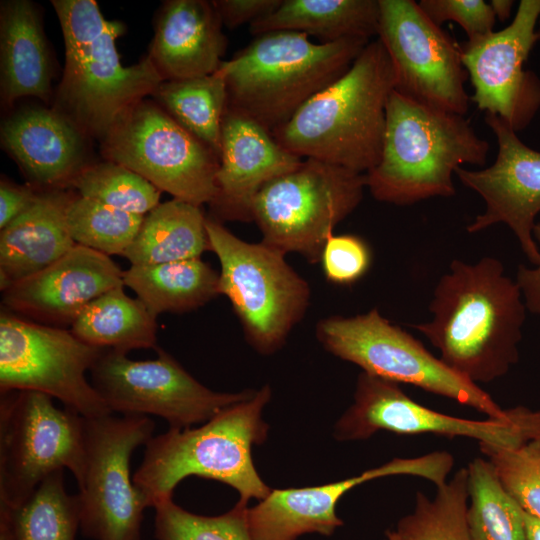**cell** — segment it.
Instances as JSON below:
<instances>
[{
    "instance_id": "9c48e42d",
    "label": "cell",
    "mask_w": 540,
    "mask_h": 540,
    "mask_svg": "<svg viewBox=\"0 0 540 540\" xmlns=\"http://www.w3.org/2000/svg\"><path fill=\"white\" fill-rule=\"evenodd\" d=\"M316 336L328 352L359 366L367 374L411 384L473 408L490 419L505 420L511 416L512 408L499 406L479 385L451 370L376 308L352 317L325 318L317 324Z\"/></svg>"
},
{
    "instance_id": "5b68a950",
    "label": "cell",
    "mask_w": 540,
    "mask_h": 540,
    "mask_svg": "<svg viewBox=\"0 0 540 540\" xmlns=\"http://www.w3.org/2000/svg\"><path fill=\"white\" fill-rule=\"evenodd\" d=\"M489 143L464 115L434 109L393 91L378 164L367 188L381 202L411 205L455 195L453 174L464 164L484 165Z\"/></svg>"
},
{
    "instance_id": "ac0fdd59",
    "label": "cell",
    "mask_w": 540,
    "mask_h": 540,
    "mask_svg": "<svg viewBox=\"0 0 540 540\" xmlns=\"http://www.w3.org/2000/svg\"><path fill=\"white\" fill-rule=\"evenodd\" d=\"M485 122L498 144L494 163L484 169L458 167L455 175L467 188L478 193L485 209L466 227L469 233L493 225L506 224L535 266L540 250L533 237L536 216L540 213V152L525 145L502 118L486 113Z\"/></svg>"
},
{
    "instance_id": "ab89813d",
    "label": "cell",
    "mask_w": 540,
    "mask_h": 540,
    "mask_svg": "<svg viewBox=\"0 0 540 540\" xmlns=\"http://www.w3.org/2000/svg\"><path fill=\"white\" fill-rule=\"evenodd\" d=\"M282 0H217L213 7L222 25L230 29L255 20L273 12Z\"/></svg>"
},
{
    "instance_id": "7402d4cb",
    "label": "cell",
    "mask_w": 540,
    "mask_h": 540,
    "mask_svg": "<svg viewBox=\"0 0 540 540\" xmlns=\"http://www.w3.org/2000/svg\"><path fill=\"white\" fill-rule=\"evenodd\" d=\"M85 134L58 111L17 110L1 125L3 148L44 190L65 189L87 166Z\"/></svg>"
},
{
    "instance_id": "60d3db41",
    "label": "cell",
    "mask_w": 540,
    "mask_h": 540,
    "mask_svg": "<svg viewBox=\"0 0 540 540\" xmlns=\"http://www.w3.org/2000/svg\"><path fill=\"white\" fill-rule=\"evenodd\" d=\"M39 190L17 185L1 179L0 182V229L5 228L35 201Z\"/></svg>"
},
{
    "instance_id": "8d00e7d4",
    "label": "cell",
    "mask_w": 540,
    "mask_h": 540,
    "mask_svg": "<svg viewBox=\"0 0 540 540\" xmlns=\"http://www.w3.org/2000/svg\"><path fill=\"white\" fill-rule=\"evenodd\" d=\"M508 495L526 513L540 519V439L515 447L479 443Z\"/></svg>"
},
{
    "instance_id": "4dcf8cb0",
    "label": "cell",
    "mask_w": 540,
    "mask_h": 540,
    "mask_svg": "<svg viewBox=\"0 0 540 540\" xmlns=\"http://www.w3.org/2000/svg\"><path fill=\"white\" fill-rule=\"evenodd\" d=\"M467 525L472 540H526L522 509L482 457L467 466Z\"/></svg>"
},
{
    "instance_id": "83f0119b",
    "label": "cell",
    "mask_w": 540,
    "mask_h": 540,
    "mask_svg": "<svg viewBox=\"0 0 540 540\" xmlns=\"http://www.w3.org/2000/svg\"><path fill=\"white\" fill-rule=\"evenodd\" d=\"M206 217L200 206L173 198L148 213L123 254L131 265H153L200 258L210 250Z\"/></svg>"
},
{
    "instance_id": "836d02e7",
    "label": "cell",
    "mask_w": 540,
    "mask_h": 540,
    "mask_svg": "<svg viewBox=\"0 0 540 540\" xmlns=\"http://www.w3.org/2000/svg\"><path fill=\"white\" fill-rule=\"evenodd\" d=\"M144 216L128 213L96 200L74 196L66 210L73 241L108 256L122 255L136 237Z\"/></svg>"
},
{
    "instance_id": "ba28073f",
    "label": "cell",
    "mask_w": 540,
    "mask_h": 540,
    "mask_svg": "<svg viewBox=\"0 0 540 540\" xmlns=\"http://www.w3.org/2000/svg\"><path fill=\"white\" fill-rule=\"evenodd\" d=\"M366 174L305 158L268 182L255 196L251 216L264 244L308 262H320L334 228L363 198Z\"/></svg>"
},
{
    "instance_id": "52a82bcc",
    "label": "cell",
    "mask_w": 540,
    "mask_h": 540,
    "mask_svg": "<svg viewBox=\"0 0 540 540\" xmlns=\"http://www.w3.org/2000/svg\"><path fill=\"white\" fill-rule=\"evenodd\" d=\"M206 231L220 264V294L230 300L246 340L261 354L276 352L309 306V284L279 250L246 242L213 218L206 219Z\"/></svg>"
},
{
    "instance_id": "4fadbf2b",
    "label": "cell",
    "mask_w": 540,
    "mask_h": 540,
    "mask_svg": "<svg viewBox=\"0 0 540 540\" xmlns=\"http://www.w3.org/2000/svg\"><path fill=\"white\" fill-rule=\"evenodd\" d=\"M105 349L92 346L62 327L0 314L1 393L36 391L60 400L84 418L112 411L86 378Z\"/></svg>"
},
{
    "instance_id": "f35d334b",
    "label": "cell",
    "mask_w": 540,
    "mask_h": 540,
    "mask_svg": "<svg viewBox=\"0 0 540 540\" xmlns=\"http://www.w3.org/2000/svg\"><path fill=\"white\" fill-rule=\"evenodd\" d=\"M418 5L440 27L448 21L457 23L468 39L494 31L495 15L483 0H420Z\"/></svg>"
},
{
    "instance_id": "bcb514c9",
    "label": "cell",
    "mask_w": 540,
    "mask_h": 540,
    "mask_svg": "<svg viewBox=\"0 0 540 540\" xmlns=\"http://www.w3.org/2000/svg\"><path fill=\"white\" fill-rule=\"evenodd\" d=\"M385 540H397L394 535L392 534L391 530L386 532V539Z\"/></svg>"
},
{
    "instance_id": "ffe728a7",
    "label": "cell",
    "mask_w": 540,
    "mask_h": 540,
    "mask_svg": "<svg viewBox=\"0 0 540 540\" xmlns=\"http://www.w3.org/2000/svg\"><path fill=\"white\" fill-rule=\"evenodd\" d=\"M302 161L255 120L227 105L221 123L217 195L210 203L215 220L252 221L258 192Z\"/></svg>"
},
{
    "instance_id": "f6af8a7d",
    "label": "cell",
    "mask_w": 540,
    "mask_h": 540,
    "mask_svg": "<svg viewBox=\"0 0 540 540\" xmlns=\"http://www.w3.org/2000/svg\"><path fill=\"white\" fill-rule=\"evenodd\" d=\"M526 540H540V519L522 510Z\"/></svg>"
},
{
    "instance_id": "44dd1931",
    "label": "cell",
    "mask_w": 540,
    "mask_h": 540,
    "mask_svg": "<svg viewBox=\"0 0 540 540\" xmlns=\"http://www.w3.org/2000/svg\"><path fill=\"white\" fill-rule=\"evenodd\" d=\"M408 458L391 461L345 480L321 486L272 489L255 506L247 509V522L253 540H297L317 533L331 536L343 525L336 506L341 497L368 481L393 475H409Z\"/></svg>"
},
{
    "instance_id": "f546056e",
    "label": "cell",
    "mask_w": 540,
    "mask_h": 540,
    "mask_svg": "<svg viewBox=\"0 0 540 540\" xmlns=\"http://www.w3.org/2000/svg\"><path fill=\"white\" fill-rule=\"evenodd\" d=\"M152 96L219 157L221 123L228 102L226 81L219 69L206 76L164 80Z\"/></svg>"
},
{
    "instance_id": "1f68e13d",
    "label": "cell",
    "mask_w": 540,
    "mask_h": 540,
    "mask_svg": "<svg viewBox=\"0 0 540 540\" xmlns=\"http://www.w3.org/2000/svg\"><path fill=\"white\" fill-rule=\"evenodd\" d=\"M467 507V469L461 468L436 487L433 498L418 492L413 510L391 532L397 540H472Z\"/></svg>"
},
{
    "instance_id": "4316f807",
    "label": "cell",
    "mask_w": 540,
    "mask_h": 540,
    "mask_svg": "<svg viewBox=\"0 0 540 540\" xmlns=\"http://www.w3.org/2000/svg\"><path fill=\"white\" fill-rule=\"evenodd\" d=\"M123 284L155 315L195 310L220 294L219 273L200 258L131 265Z\"/></svg>"
},
{
    "instance_id": "f1b7e54d",
    "label": "cell",
    "mask_w": 540,
    "mask_h": 540,
    "mask_svg": "<svg viewBox=\"0 0 540 540\" xmlns=\"http://www.w3.org/2000/svg\"><path fill=\"white\" fill-rule=\"evenodd\" d=\"M124 286L113 288L92 301L71 325L72 333L87 344L126 353L156 349L157 316Z\"/></svg>"
},
{
    "instance_id": "d590c367",
    "label": "cell",
    "mask_w": 540,
    "mask_h": 540,
    "mask_svg": "<svg viewBox=\"0 0 540 540\" xmlns=\"http://www.w3.org/2000/svg\"><path fill=\"white\" fill-rule=\"evenodd\" d=\"M154 508L157 540H253L247 522L248 503L242 501L218 516L191 513L172 498L157 502Z\"/></svg>"
},
{
    "instance_id": "484cf974",
    "label": "cell",
    "mask_w": 540,
    "mask_h": 540,
    "mask_svg": "<svg viewBox=\"0 0 540 540\" xmlns=\"http://www.w3.org/2000/svg\"><path fill=\"white\" fill-rule=\"evenodd\" d=\"M379 0H282L270 14L249 25L253 36L294 31L321 43L377 35Z\"/></svg>"
},
{
    "instance_id": "277c9868",
    "label": "cell",
    "mask_w": 540,
    "mask_h": 540,
    "mask_svg": "<svg viewBox=\"0 0 540 540\" xmlns=\"http://www.w3.org/2000/svg\"><path fill=\"white\" fill-rule=\"evenodd\" d=\"M270 398L265 385L197 428H170L152 437L133 475L147 507L172 498L178 483L193 475L229 485L238 491L239 501L264 499L272 489L254 466L252 447L267 438L269 425L262 413Z\"/></svg>"
},
{
    "instance_id": "9a60e30c",
    "label": "cell",
    "mask_w": 540,
    "mask_h": 540,
    "mask_svg": "<svg viewBox=\"0 0 540 540\" xmlns=\"http://www.w3.org/2000/svg\"><path fill=\"white\" fill-rule=\"evenodd\" d=\"M156 351V359L144 361L131 360L112 349L103 351L90 371L91 383L112 413L155 415L165 419L171 429H186L255 393L212 391L166 351L158 347Z\"/></svg>"
},
{
    "instance_id": "d6a6232c",
    "label": "cell",
    "mask_w": 540,
    "mask_h": 540,
    "mask_svg": "<svg viewBox=\"0 0 540 540\" xmlns=\"http://www.w3.org/2000/svg\"><path fill=\"white\" fill-rule=\"evenodd\" d=\"M8 509L16 540H76L79 499L66 492L63 470L47 476L22 504Z\"/></svg>"
},
{
    "instance_id": "7dc6e473",
    "label": "cell",
    "mask_w": 540,
    "mask_h": 540,
    "mask_svg": "<svg viewBox=\"0 0 540 540\" xmlns=\"http://www.w3.org/2000/svg\"><path fill=\"white\" fill-rule=\"evenodd\" d=\"M536 37H537V42H540V19L538 21L537 28H536Z\"/></svg>"
},
{
    "instance_id": "e0dca14e",
    "label": "cell",
    "mask_w": 540,
    "mask_h": 540,
    "mask_svg": "<svg viewBox=\"0 0 540 540\" xmlns=\"http://www.w3.org/2000/svg\"><path fill=\"white\" fill-rule=\"evenodd\" d=\"M540 0H521L512 22L500 31L459 45L462 64L474 88L477 108L502 118L515 132L540 109V78L525 70L537 43Z\"/></svg>"
},
{
    "instance_id": "2e32d148",
    "label": "cell",
    "mask_w": 540,
    "mask_h": 540,
    "mask_svg": "<svg viewBox=\"0 0 540 540\" xmlns=\"http://www.w3.org/2000/svg\"><path fill=\"white\" fill-rule=\"evenodd\" d=\"M378 39L393 65L395 91L422 105L468 111L460 46L412 0H379Z\"/></svg>"
},
{
    "instance_id": "5bb4252c",
    "label": "cell",
    "mask_w": 540,
    "mask_h": 540,
    "mask_svg": "<svg viewBox=\"0 0 540 540\" xmlns=\"http://www.w3.org/2000/svg\"><path fill=\"white\" fill-rule=\"evenodd\" d=\"M379 431L464 437L515 447L540 439V410L516 406L505 420L455 417L417 403L398 383L362 372L354 402L336 422L333 436L339 441H357L369 439Z\"/></svg>"
},
{
    "instance_id": "30bf717a",
    "label": "cell",
    "mask_w": 540,
    "mask_h": 540,
    "mask_svg": "<svg viewBox=\"0 0 540 540\" xmlns=\"http://www.w3.org/2000/svg\"><path fill=\"white\" fill-rule=\"evenodd\" d=\"M85 462L84 417L47 394L1 393L0 506L22 504L50 474L68 468L77 483Z\"/></svg>"
},
{
    "instance_id": "8992f818",
    "label": "cell",
    "mask_w": 540,
    "mask_h": 540,
    "mask_svg": "<svg viewBox=\"0 0 540 540\" xmlns=\"http://www.w3.org/2000/svg\"><path fill=\"white\" fill-rule=\"evenodd\" d=\"M369 42L350 38L315 43L294 31L256 35L219 67L227 105L273 134L310 98L343 76Z\"/></svg>"
},
{
    "instance_id": "7c38bea8",
    "label": "cell",
    "mask_w": 540,
    "mask_h": 540,
    "mask_svg": "<svg viewBox=\"0 0 540 540\" xmlns=\"http://www.w3.org/2000/svg\"><path fill=\"white\" fill-rule=\"evenodd\" d=\"M112 414L84 418L80 529L93 540H140L147 504L134 485L130 459L153 437L155 424L148 416Z\"/></svg>"
},
{
    "instance_id": "e575fe53",
    "label": "cell",
    "mask_w": 540,
    "mask_h": 540,
    "mask_svg": "<svg viewBox=\"0 0 540 540\" xmlns=\"http://www.w3.org/2000/svg\"><path fill=\"white\" fill-rule=\"evenodd\" d=\"M82 197L144 216L160 203L161 191L131 169L106 161L87 165L71 182Z\"/></svg>"
},
{
    "instance_id": "7a4b0ae2",
    "label": "cell",
    "mask_w": 540,
    "mask_h": 540,
    "mask_svg": "<svg viewBox=\"0 0 540 540\" xmlns=\"http://www.w3.org/2000/svg\"><path fill=\"white\" fill-rule=\"evenodd\" d=\"M395 89L383 44L370 41L350 69L310 98L272 135L289 152L366 174L379 162Z\"/></svg>"
},
{
    "instance_id": "d6986e66",
    "label": "cell",
    "mask_w": 540,
    "mask_h": 540,
    "mask_svg": "<svg viewBox=\"0 0 540 540\" xmlns=\"http://www.w3.org/2000/svg\"><path fill=\"white\" fill-rule=\"evenodd\" d=\"M123 272L108 255L76 244L45 269L2 291V304L45 325L71 326L92 301L124 286Z\"/></svg>"
},
{
    "instance_id": "d4e9b609",
    "label": "cell",
    "mask_w": 540,
    "mask_h": 540,
    "mask_svg": "<svg viewBox=\"0 0 540 540\" xmlns=\"http://www.w3.org/2000/svg\"><path fill=\"white\" fill-rule=\"evenodd\" d=\"M52 66L41 17L28 0L0 5V91L5 105L31 96L48 102Z\"/></svg>"
},
{
    "instance_id": "7bdbcfd3",
    "label": "cell",
    "mask_w": 540,
    "mask_h": 540,
    "mask_svg": "<svg viewBox=\"0 0 540 540\" xmlns=\"http://www.w3.org/2000/svg\"><path fill=\"white\" fill-rule=\"evenodd\" d=\"M0 540H16L10 511L2 506H0Z\"/></svg>"
},
{
    "instance_id": "ee69618b",
    "label": "cell",
    "mask_w": 540,
    "mask_h": 540,
    "mask_svg": "<svg viewBox=\"0 0 540 540\" xmlns=\"http://www.w3.org/2000/svg\"><path fill=\"white\" fill-rule=\"evenodd\" d=\"M490 6L493 10L496 20L501 22L509 19L512 13V8L514 6V1L512 0H492Z\"/></svg>"
},
{
    "instance_id": "6da1fadb",
    "label": "cell",
    "mask_w": 540,
    "mask_h": 540,
    "mask_svg": "<svg viewBox=\"0 0 540 540\" xmlns=\"http://www.w3.org/2000/svg\"><path fill=\"white\" fill-rule=\"evenodd\" d=\"M429 311L431 321L411 327L468 381L493 382L519 361L527 308L500 260L484 257L474 264L453 260L434 289Z\"/></svg>"
},
{
    "instance_id": "603a6c76",
    "label": "cell",
    "mask_w": 540,
    "mask_h": 540,
    "mask_svg": "<svg viewBox=\"0 0 540 540\" xmlns=\"http://www.w3.org/2000/svg\"><path fill=\"white\" fill-rule=\"evenodd\" d=\"M221 27L212 2L167 1L157 15L148 57L163 80L213 74L227 45Z\"/></svg>"
},
{
    "instance_id": "74e56055",
    "label": "cell",
    "mask_w": 540,
    "mask_h": 540,
    "mask_svg": "<svg viewBox=\"0 0 540 540\" xmlns=\"http://www.w3.org/2000/svg\"><path fill=\"white\" fill-rule=\"evenodd\" d=\"M325 277L338 285H349L365 275L371 264V251L360 237L332 235L321 255Z\"/></svg>"
},
{
    "instance_id": "cb8c5ba5",
    "label": "cell",
    "mask_w": 540,
    "mask_h": 540,
    "mask_svg": "<svg viewBox=\"0 0 540 540\" xmlns=\"http://www.w3.org/2000/svg\"><path fill=\"white\" fill-rule=\"evenodd\" d=\"M74 196L65 189L39 190L33 204L1 229V291L45 269L76 245L66 222Z\"/></svg>"
},
{
    "instance_id": "b9f144b4",
    "label": "cell",
    "mask_w": 540,
    "mask_h": 540,
    "mask_svg": "<svg viewBox=\"0 0 540 540\" xmlns=\"http://www.w3.org/2000/svg\"><path fill=\"white\" fill-rule=\"evenodd\" d=\"M533 237L540 243V221L534 226ZM515 281L520 288L527 311L540 314V263L533 268L519 265Z\"/></svg>"
},
{
    "instance_id": "8fae6325",
    "label": "cell",
    "mask_w": 540,
    "mask_h": 540,
    "mask_svg": "<svg viewBox=\"0 0 540 540\" xmlns=\"http://www.w3.org/2000/svg\"><path fill=\"white\" fill-rule=\"evenodd\" d=\"M101 150L175 199L200 206L217 195L219 157L152 101L127 111L101 140Z\"/></svg>"
},
{
    "instance_id": "3957f363",
    "label": "cell",
    "mask_w": 540,
    "mask_h": 540,
    "mask_svg": "<svg viewBox=\"0 0 540 540\" xmlns=\"http://www.w3.org/2000/svg\"><path fill=\"white\" fill-rule=\"evenodd\" d=\"M65 46V65L53 109L86 136L102 140L133 106L164 81L147 56L123 66L116 39L124 25L107 20L94 0H53Z\"/></svg>"
}]
</instances>
